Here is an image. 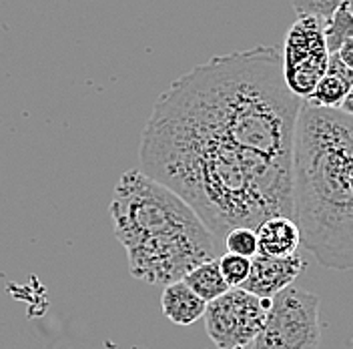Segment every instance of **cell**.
<instances>
[{
  "label": "cell",
  "mask_w": 353,
  "mask_h": 349,
  "mask_svg": "<svg viewBox=\"0 0 353 349\" xmlns=\"http://www.w3.org/2000/svg\"><path fill=\"white\" fill-rule=\"evenodd\" d=\"M350 88L343 81H339L337 77L333 74H325L319 85L315 87L313 94L309 97V103H313L315 107H321V109H341Z\"/></svg>",
  "instance_id": "cell-12"
},
{
  "label": "cell",
  "mask_w": 353,
  "mask_h": 349,
  "mask_svg": "<svg viewBox=\"0 0 353 349\" xmlns=\"http://www.w3.org/2000/svg\"><path fill=\"white\" fill-rule=\"evenodd\" d=\"M345 114H352L353 117V87L350 88V92H347V97H345V101H343V105H341V109Z\"/></svg>",
  "instance_id": "cell-18"
},
{
  "label": "cell",
  "mask_w": 353,
  "mask_h": 349,
  "mask_svg": "<svg viewBox=\"0 0 353 349\" xmlns=\"http://www.w3.org/2000/svg\"><path fill=\"white\" fill-rule=\"evenodd\" d=\"M305 261L299 253L291 257H265V255H255L251 259V275L243 283L241 289L263 297V299H273L287 287H291L293 281L303 273Z\"/></svg>",
  "instance_id": "cell-7"
},
{
  "label": "cell",
  "mask_w": 353,
  "mask_h": 349,
  "mask_svg": "<svg viewBox=\"0 0 353 349\" xmlns=\"http://www.w3.org/2000/svg\"><path fill=\"white\" fill-rule=\"evenodd\" d=\"M161 307H163V315L171 323L181 328H189L197 323L201 317H205L207 311V303L185 281H175L163 289Z\"/></svg>",
  "instance_id": "cell-9"
},
{
  "label": "cell",
  "mask_w": 353,
  "mask_h": 349,
  "mask_svg": "<svg viewBox=\"0 0 353 349\" xmlns=\"http://www.w3.org/2000/svg\"><path fill=\"white\" fill-rule=\"evenodd\" d=\"M327 74H333V77H337L339 81H343L347 87H353V70L350 66L345 65L341 59H339V54L335 52V54H331L330 57V66H327Z\"/></svg>",
  "instance_id": "cell-16"
},
{
  "label": "cell",
  "mask_w": 353,
  "mask_h": 349,
  "mask_svg": "<svg viewBox=\"0 0 353 349\" xmlns=\"http://www.w3.org/2000/svg\"><path fill=\"white\" fill-rule=\"evenodd\" d=\"M259 253L265 257H291L301 247V233L293 217H271L257 229Z\"/></svg>",
  "instance_id": "cell-8"
},
{
  "label": "cell",
  "mask_w": 353,
  "mask_h": 349,
  "mask_svg": "<svg viewBox=\"0 0 353 349\" xmlns=\"http://www.w3.org/2000/svg\"><path fill=\"white\" fill-rule=\"evenodd\" d=\"M347 0H293V10L297 12V19L315 17V19H321L325 22Z\"/></svg>",
  "instance_id": "cell-15"
},
{
  "label": "cell",
  "mask_w": 353,
  "mask_h": 349,
  "mask_svg": "<svg viewBox=\"0 0 353 349\" xmlns=\"http://www.w3.org/2000/svg\"><path fill=\"white\" fill-rule=\"evenodd\" d=\"M225 247L229 253L241 255L247 259H253L259 253V245H257V231L247 229V227H237L231 233H227L225 237Z\"/></svg>",
  "instance_id": "cell-14"
},
{
  "label": "cell",
  "mask_w": 353,
  "mask_h": 349,
  "mask_svg": "<svg viewBox=\"0 0 353 349\" xmlns=\"http://www.w3.org/2000/svg\"><path fill=\"white\" fill-rule=\"evenodd\" d=\"M303 101L285 83L283 52L253 46L213 57L153 105L139 169L175 191L217 239L293 217V163Z\"/></svg>",
  "instance_id": "cell-1"
},
{
  "label": "cell",
  "mask_w": 353,
  "mask_h": 349,
  "mask_svg": "<svg viewBox=\"0 0 353 349\" xmlns=\"http://www.w3.org/2000/svg\"><path fill=\"white\" fill-rule=\"evenodd\" d=\"M325 22L301 17L289 28L283 46V74L289 90L307 101L319 81L327 74L330 48L323 32Z\"/></svg>",
  "instance_id": "cell-6"
},
{
  "label": "cell",
  "mask_w": 353,
  "mask_h": 349,
  "mask_svg": "<svg viewBox=\"0 0 353 349\" xmlns=\"http://www.w3.org/2000/svg\"><path fill=\"white\" fill-rule=\"evenodd\" d=\"M337 54H339V59L353 70V41H350L347 44H343L341 50H339Z\"/></svg>",
  "instance_id": "cell-17"
},
{
  "label": "cell",
  "mask_w": 353,
  "mask_h": 349,
  "mask_svg": "<svg viewBox=\"0 0 353 349\" xmlns=\"http://www.w3.org/2000/svg\"><path fill=\"white\" fill-rule=\"evenodd\" d=\"M269 309L271 299L233 287L207 303L205 328L219 349H247L261 333Z\"/></svg>",
  "instance_id": "cell-5"
},
{
  "label": "cell",
  "mask_w": 353,
  "mask_h": 349,
  "mask_svg": "<svg viewBox=\"0 0 353 349\" xmlns=\"http://www.w3.org/2000/svg\"><path fill=\"white\" fill-rule=\"evenodd\" d=\"M129 271L149 285H171L217 259V237L175 191L141 169L121 174L109 207Z\"/></svg>",
  "instance_id": "cell-3"
},
{
  "label": "cell",
  "mask_w": 353,
  "mask_h": 349,
  "mask_svg": "<svg viewBox=\"0 0 353 349\" xmlns=\"http://www.w3.org/2000/svg\"><path fill=\"white\" fill-rule=\"evenodd\" d=\"M219 267L225 281L229 283V287H243V283L249 279L251 275V259L235 255V253H225L219 257Z\"/></svg>",
  "instance_id": "cell-13"
},
{
  "label": "cell",
  "mask_w": 353,
  "mask_h": 349,
  "mask_svg": "<svg viewBox=\"0 0 353 349\" xmlns=\"http://www.w3.org/2000/svg\"><path fill=\"white\" fill-rule=\"evenodd\" d=\"M323 32H325V43L330 48V54L339 52L343 44L353 41V12L350 10L347 2L339 6L331 14V19L325 21Z\"/></svg>",
  "instance_id": "cell-11"
},
{
  "label": "cell",
  "mask_w": 353,
  "mask_h": 349,
  "mask_svg": "<svg viewBox=\"0 0 353 349\" xmlns=\"http://www.w3.org/2000/svg\"><path fill=\"white\" fill-rule=\"evenodd\" d=\"M293 219L323 267L353 269V117L303 101L293 163Z\"/></svg>",
  "instance_id": "cell-2"
},
{
  "label": "cell",
  "mask_w": 353,
  "mask_h": 349,
  "mask_svg": "<svg viewBox=\"0 0 353 349\" xmlns=\"http://www.w3.org/2000/svg\"><path fill=\"white\" fill-rule=\"evenodd\" d=\"M183 281L189 285L205 303H211V301L219 299L221 295H225L231 289L229 283L225 281L223 273H221L219 259L197 265L195 269H191L183 277Z\"/></svg>",
  "instance_id": "cell-10"
},
{
  "label": "cell",
  "mask_w": 353,
  "mask_h": 349,
  "mask_svg": "<svg viewBox=\"0 0 353 349\" xmlns=\"http://www.w3.org/2000/svg\"><path fill=\"white\" fill-rule=\"evenodd\" d=\"M319 341V297L291 285L271 299L263 329L249 349H317Z\"/></svg>",
  "instance_id": "cell-4"
},
{
  "label": "cell",
  "mask_w": 353,
  "mask_h": 349,
  "mask_svg": "<svg viewBox=\"0 0 353 349\" xmlns=\"http://www.w3.org/2000/svg\"><path fill=\"white\" fill-rule=\"evenodd\" d=\"M347 6H350V10L353 12V0H347Z\"/></svg>",
  "instance_id": "cell-19"
}]
</instances>
